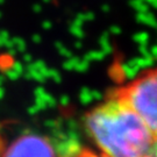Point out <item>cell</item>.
Segmentation results:
<instances>
[{"label":"cell","mask_w":157,"mask_h":157,"mask_svg":"<svg viewBox=\"0 0 157 157\" xmlns=\"http://www.w3.org/2000/svg\"><path fill=\"white\" fill-rule=\"evenodd\" d=\"M85 127L102 157H149L156 141L139 114L114 91L86 114Z\"/></svg>","instance_id":"6da1fadb"},{"label":"cell","mask_w":157,"mask_h":157,"mask_svg":"<svg viewBox=\"0 0 157 157\" xmlns=\"http://www.w3.org/2000/svg\"><path fill=\"white\" fill-rule=\"evenodd\" d=\"M82 157H95V156H93V155H90V154H84Z\"/></svg>","instance_id":"277c9868"},{"label":"cell","mask_w":157,"mask_h":157,"mask_svg":"<svg viewBox=\"0 0 157 157\" xmlns=\"http://www.w3.org/2000/svg\"><path fill=\"white\" fill-rule=\"evenodd\" d=\"M139 114L157 139V67L114 91Z\"/></svg>","instance_id":"7a4b0ae2"},{"label":"cell","mask_w":157,"mask_h":157,"mask_svg":"<svg viewBox=\"0 0 157 157\" xmlns=\"http://www.w3.org/2000/svg\"><path fill=\"white\" fill-rule=\"evenodd\" d=\"M4 157H56L49 141L37 134H25L14 140Z\"/></svg>","instance_id":"3957f363"}]
</instances>
